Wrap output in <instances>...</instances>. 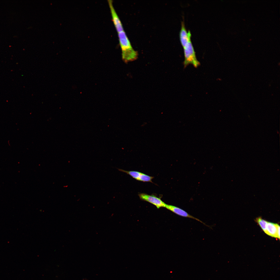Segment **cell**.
Listing matches in <instances>:
<instances>
[{"instance_id": "6", "label": "cell", "mask_w": 280, "mask_h": 280, "mask_svg": "<svg viewBox=\"0 0 280 280\" xmlns=\"http://www.w3.org/2000/svg\"><path fill=\"white\" fill-rule=\"evenodd\" d=\"M108 1L112 20L117 32L118 33L124 31L121 22L113 6L112 1L108 0Z\"/></svg>"}, {"instance_id": "5", "label": "cell", "mask_w": 280, "mask_h": 280, "mask_svg": "<svg viewBox=\"0 0 280 280\" xmlns=\"http://www.w3.org/2000/svg\"><path fill=\"white\" fill-rule=\"evenodd\" d=\"M165 208L179 216L195 219L202 223L208 227H210L209 226L206 225L205 223L199 219L190 215L185 211L179 207L166 204Z\"/></svg>"}, {"instance_id": "1", "label": "cell", "mask_w": 280, "mask_h": 280, "mask_svg": "<svg viewBox=\"0 0 280 280\" xmlns=\"http://www.w3.org/2000/svg\"><path fill=\"white\" fill-rule=\"evenodd\" d=\"M118 33L123 60L127 62L136 59L138 57V52L132 47L124 30Z\"/></svg>"}, {"instance_id": "7", "label": "cell", "mask_w": 280, "mask_h": 280, "mask_svg": "<svg viewBox=\"0 0 280 280\" xmlns=\"http://www.w3.org/2000/svg\"><path fill=\"white\" fill-rule=\"evenodd\" d=\"M179 36L181 43L183 48H184L189 41L191 40V34L190 31L187 32L183 22L181 23Z\"/></svg>"}, {"instance_id": "9", "label": "cell", "mask_w": 280, "mask_h": 280, "mask_svg": "<svg viewBox=\"0 0 280 280\" xmlns=\"http://www.w3.org/2000/svg\"><path fill=\"white\" fill-rule=\"evenodd\" d=\"M256 221L265 233L266 231V226L268 221L262 219L260 217L257 218L256 219Z\"/></svg>"}, {"instance_id": "8", "label": "cell", "mask_w": 280, "mask_h": 280, "mask_svg": "<svg viewBox=\"0 0 280 280\" xmlns=\"http://www.w3.org/2000/svg\"><path fill=\"white\" fill-rule=\"evenodd\" d=\"M278 225L277 223L267 222L265 233L271 237L277 238V233Z\"/></svg>"}, {"instance_id": "10", "label": "cell", "mask_w": 280, "mask_h": 280, "mask_svg": "<svg viewBox=\"0 0 280 280\" xmlns=\"http://www.w3.org/2000/svg\"><path fill=\"white\" fill-rule=\"evenodd\" d=\"M277 233V238H278V239H280V226H279V225H278V227Z\"/></svg>"}, {"instance_id": "4", "label": "cell", "mask_w": 280, "mask_h": 280, "mask_svg": "<svg viewBox=\"0 0 280 280\" xmlns=\"http://www.w3.org/2000/svg\"><path fill=\"white\" fill-rule=\"evenodd\" d=\"M117 169L118 171L126 173L137 180L153 183L152 180L154 178L153 177L137 171H127L119 168Z\"/></svg>"}, {"instance_id": "2", "label": "cell", "mask_w": 280, "mask_h": 280, "mask_svg": "<svg viewBox=\"0 0 280 280\" xmlns=\"http://www.w3.org/2000/svg\"><path fill=\"white\" fill-rule=\"evenodd\" d=\"M183 48L185 57L184 62V67H186L190 64H191L195 67H197L200 65V63L196 58L191 40L189 41Z\"/></svg>"}, {"instance_id": "3", "label": "cell", "mask_w": 280, "mask_h": 280, "mask_svg": "<svg viewBox=\"0 0 280 280\" xmlns=\"http://www.w3.org/2000/svg\"><path fill=\"white\" fill-rule=\"evenodd\" d=\"M138 195L141 200L146 201L155 205L157 208L165 207L166 205L159 197L154 195H149L145 193H140Z\"/></svg>"}]
</instances>
